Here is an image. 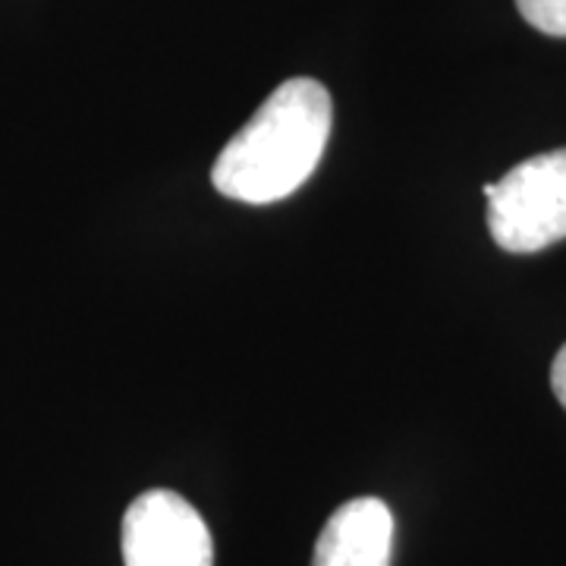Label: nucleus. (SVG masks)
<instances>
[{"label":"nucleus","mask_w":566,"mask_h":566,"mask_svg":"<svg viewBox=\"0 0 566 566\" xmlns=\"http://www.w3.org/2000/svg\"><path fill=\"white\" fill-rule=\"evenodd\" d=\"M331 117V95L322 82L286 80L223 145L211 167L214 189L245 205H271L293 196L322 161Z\"/></svg>","instance_id":"nucleus-1"},{"label":"nucleus","mask_w":566,"mask_h":566,"mask_svg":"<svg viewBox=\"0 0 566 566\" xmlns=\"http://www.w3.org/2000/svg\"><path fill=\"white\" fill-rule=\"evenodd\" d=\"M488 230L513 255L566 240V148L516 164L488 196Z\"/></svg>","instance_id":"nucleus-2"},{"label":"nucleus","mask_w":566,"mask_h":566,"mask_svg":"<svg viewBox=\"0 0 566 566\" xmlns=\"http://www.w3.org/2000/svg\"><path fill=\"white\" fill-rule=\"evenodd\" d=\"M126 566H214L211 532L177 491H145L123 516Z\"/></svg>","instance_id":"nucleus-3"},{"label":"nucleus","mask_w":566,"mask_h":566,"mask_svg":"<svg viewBox=\"0 0 566 566\" xmlns=\"http://www.w3.org/2000/svg\"><path fill=\"white\" fill-rule=\"evenodd\" d=\"M394 513L378 497H356L324 523L312 566H390Z\"/></svg>","instance_id":"nucleus-4"},{"label":"nucleus","mask_w":566,"mask_h":566,"mask_svg":"<svg viewBox=\"0 0 566 566\" xmlns=\"http://www.w3.org/2000/svg\"><path fill=\"white\" fill-rule=\"evenodd\" d=\"M523 20L551 39H566V0H516Z\"/></svg>","instance_id":"nucleus-5"},{"label":"nucleus","mask_w":566,"mask_h":566,"mask_svg":"<svg viewBox=\"0 0 566 566\" xmlns=\"http://www.w3.org/2000/svg\"><path fill=\"white\" fill-rule=\"evenodd\" d=\"M551 387H554L557 400L566 409V346L557 353V359L551 365Z\"/></svg>","instance_id":"nucleus-6"}]
</instances>
